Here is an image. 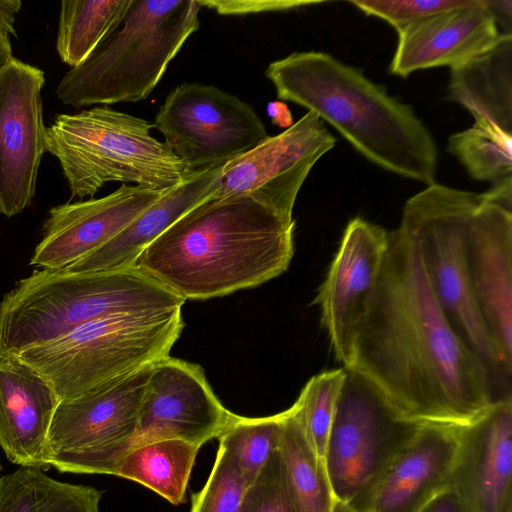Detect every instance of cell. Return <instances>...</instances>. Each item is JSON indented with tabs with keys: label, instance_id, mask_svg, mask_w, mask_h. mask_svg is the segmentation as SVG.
Listing matches in <instances>:
<instances>
[{
	"label": "cell",
	"instance_id": "obj_1",
	"mask_svg": "<svg viewBox=\"0 0 512 512\" xmlns=\"http://www.w3.org/2000/svg\"><path fill=\"white\" fill-rule=\"evenodd\" d=\"M346 369L373 383L405 418L461 426L511 398L439 306L415 245L398 228Z\"/></svg>",
	"mask_w": 512,
	"mask_h": 512
},
{
	"label": "cell",
	"instance_id": "obj_2",
	"mask_svg": "<svg viewBox=\"0 0 512 512\" xmlns=\"http://www.w3.org/2000/svg\"><path fill=\"white\" fill-rule=\"evenodd\" d=\"M294 226L250 197L206 199L146 247L134 267L184 301L224 296L285 272Z\"/></svg>",
	"mask_w": 512,
	"mask_h": 512
},
{
	"label": "cell",
	"instance_id": "obj_3",
	"mask_svg": "<svg viewBox=\"0 0 512 512\" xmlns=\"http://www.w3.org/2000/svg\"><path fill=\"white\" fill-rule=\"evenodd\" d=\"M277 96L315 113L367 160L396 175L435 183L436 142L410 105L332 55L294 52L265 70Z\"/></svg>",
	"mask_w": 512,
	"mask_h": 512
},
{
	"label": "cell",
	"instance_id": "obj_4",
	"mask_svg": "<svg viewBox=\"0 0 512 512\" xmlns=\"http://www.w3.org/2000/svg\"><path fill=\"white\" fill-rule=\"evenodd\" d=\"M184 302L136 267L85 273L35 269L0 302V357L16 356L99 318L182 308Z\"/></svg>",
	"mask_w": 512,
	"mask_h": 512
},
{
	"label": "cell",
	"instance_id": "obj_5",
	"mask_svg": "<svg viewBox=\"0 0 512 512\" xmlns=\"http://www.w3.org/2000/svg\"><path fill=\"white\" fill-rule=\"evenodd\" d=\"M196 0H131L119 25L56 86L79 109L146 99L185 41L199 29Z\"/></svg>",
	"mask_w": 512,
	"mask_h": 512
},
{
	"label": "cell",
	"instance_id": "obj_6",
	"mask_svg": "<svg viewBox=\"0 0 512 512\" xmlns=\"http://www.w3.org/2000/svg\"><path fill=\"white\" fill-rule=\"evenodd\" d=\"M143 118L94 106L59 114L46 129V152L59 162L72 197H93L109 182L167 190L190 173Z\"/></svg>",
	"mask_w": 512,
	"mask_h": 512
},
{
	"label": "cell",
	"instance_id": "obj_7",
	"mask_svg": "<svg viewBox=\"0 0 512 512\" xmlns=\"http://www.w3.org/2000/svg\"><path fill=\"white\" fill-rule=\"evenodd\" d=\"M481 193L442 184L410 197L398 229L415 245L429 286L451 326L486 363L504 393L511 371L504 365L476 304L467 263V233Z\"/></svg>",
	"mask_w": 512,
	"mask_h": 512
},
{
	"label": "cell",
	"instance_id": "obj_8",
	"mask_svg": "<svg viewBox=\"0 0 512 512\" xmlns=\"http://www.w3.org/2000/svg\"><path fill=\"white\" fill-rule=\"evenodd\" d=\"M183 326L181 308L111 315L15 357L69 400L168 357Z\"/></svg>",
	"mask_w": 512,
	"mask_h": 512
},
{
	"label": "cell",
	"instance_id": "obj_9",
	"mask_svg": "<svg viewBox=\"0 0 512 512\" xmlns=\"http://www.w3.org/2000/svg\"><path fill=\"white\" fill-rule=\"evenodd\" d=\"M345 370L324 461L336 501L360 512L424 423L405 418L367 378Z\"/></svg>",
	"mask_w": 512,
	"mask_h": 512
},
{
	"label": "cell",
	"instance_id": "obj_10",
	"mask_svg": "<svg viewBox=\"0 0 512 512\" xmlns=\"http://www.w3.org/2000/svg\"><path fill=\"white\" fill-rule=\"evenodd\" d=\"M151 368L59 401L48 434L50 467L115 475L136 433Z\"/></svg>",
	"mask_w": 512,
	"mask_h": 512
},
{
	"label": "cell",
	"instance_id": "obj_11",
	"mask_svg": "<svg viewBox=\"0 0 512 512\" xmlns=\"http://www.w3.org/2000/svg\"><path fill=\"white\" fill-rule=\"evenodd\" d=\"M153 128L190 172L222 167L269 136L249 104L215 86L193 82L168 93Z\"/></svg>",
	"mask_w": 512,
	"mask_h": 512
},
{
	"label": "cell",
	"instance_id": "obj_12",
	"mask_svg": "<svg viewBox=\"0 0 512 512\" xmlns=\"http://www.w3.org/2000/svg\"><path fill=\"white\" fill-rule=\"evenodd\" d=\"M336 143L324 122L308 111L283 132L268 136L222 167L219 188L209 198L250 197L286 223L315 163Z\"/></svg>",
	"mask_w": 512,
	"mask_h": 512
},
{
	"label": "cell",
	"instance_id": "obj_13",
	"mask_svg": "<svg viewBox=\"0 0 512 512\" xmlns=\"http://www.w3.org/2000/svg\"><path fill=\"white\" fill-rule=\"evenodd\" d=\"M44 72L15 57L0 72V214L31 205L46 151L41 91Z\"/></svg>",
	"mask_w": 512,
	"mask_h": 512
},
{
	"label": "cell",
	"instance_id": "obj_14",
	"mask_svg": "<svg viewBox=\"0 0 512 512\" xmlns=\"http://www.w3.org/2000/svg\"><path fill=\"white\" fill-rule=\"evenodd\" d=\"M233 414L216 397L199 365L168 356L151 368L130 450L165 439L202 447L218 439Z\"/></svg>",
	"mask_w": 512,
	"mask_h": 512
},
{
	"label": "cell",
	"instance_id": "obj_15",
	"mask_svg": "<svg viewBox=\"0 0 512 512\" xmlns=\"http://www.w3.org/2000/svg\"><path fill=\"white\" fill-rule=\"evenodd\" d=\"M388 231L356 217L347 224L314 304L335 358L348 368L357 329L364 318L388 247Z\"/></svg>",
	"mask_w": 512,
	"mask_h": 512
},
{
	"label": "cell",
	"instance_id": "obj_16",
	"mask_svg": "<svg viewBox=\"0 0 512 512\" xmlns=\"http://www.w3.org/2000/svg\"><path fill=\"white\" fill-rule=\"evenodd\" d=\"M165 191L122 184L101 198L52 207L29 264L47 269L69 266L109 242Z\"/></svg>",
	"mask_w": 512,
	"mask_h": 512
},
{
	"label": "cell",
	"instance_id": "obj_17",
	"mask_svg": "<svg viewBox=\"0 0 512 512\" xmlns=\"http://www.w3.org/2000/svg\"><path fill=\"white\" fill-rule=\"evenodd\" d=\"M472 292L488 334L512 372V211L481 193L467 233Z\"/></svg>",
	"mask_w": 512,
	"mask_h": 512
},
{
	"label": "cell",
	"instance_id": "obj_18",
	"mask_svg": "<svg viewBox=\"0 0 512 512\" xmlns=\"http://www.w3.org/2000/svg\"><path fill=\"white\" fill-rule=\"evenodd\" d=\"M458 427V450L450 479L471 512H500L512 496V398L493 402Z\"/></svg>",
	"mask_w": 512,
	"mask_h": 512
},
{
	"label": "cell",
	"instance_id": "obj_19",
	"mask_svg": "<svg viewBox=\"0 0 512 512\" xmlns=\"http://www.w3.org/2000/svg\"><path fill=\"white\" fill-rule=\"evenodd\" d=\"M500 35L486 0H472L398 32L389 72L406 78L422 69L453 68L488 49Z\"/></svg>",
	"mask_w": 512,
	"mask_h": 512
},
{
	"label": "cell",
	"instance_id": "obj_20",
	"mask_svg": "<svg viewBox=\"0 0 512 512\" xmlns=\"http://www.w3.org/2000/svg\"><path fill=\"white\" fill-rule=\"evenodd\" d=\"M458 443L457 426L422 424L360 512H418L449 486Z\"/></svg>",
	"mask_w": 512,
	"mask_h": 512
},
{
	"label": "cell",
	"instance_id": "obj_21",
	"mask_svg": "<svg viewBox=\"0 0 512 512\" xmlns=\"http://www.w3.org/2000/svg\"><path fill=\"white\" fill-rule=\"evenodd\" d=\"M59 399L51 386L15 356L0 357V446L20 467L42 470Z\"/></svg>",
	"mask_w": 512,
	"mask_h": 512
},
{
	"label": "cell",
	"instance_id": "obj_22",
	"mask_svg": "<svg viewBox=\"0 0 512 512\" xmlns=\"http://www.w3.org/2000/svg\"><path fill=\"white\" fill-rule=\"evenodd\" d=\"M222 167L188 173L109 242L63 269L85 273L134 267L146 247L217 191Z\"/></svg>",
	"mask_w": 512,
	"mask_h": 512
},
{
	"label": "cell",
	"instance_id": "obj_23",
	"mask_svg": "<svg viewBox=\"0 0 512 512\" xmlns=\"http://www.w3.org/2000/svg\"><path fill=\"white\" fill-rule=\"evenodd\" d=\"M448 97L483 119L512 133V34L450 68Z\"/></svg>",
	"mask_w": 512,
	"mask_h": 512
},
{
	"label": "cell",
	"instance_id": "obj_24",
	"mask_svg": "<svg viewBox=\"0 0 512 512\" xmlns=\"http://www.w3.org/2000/svg\"><path fill=\"white\" fill-rule=\"evenodd\" d=\"M200 446L178 439L150 442L129 450L115 476L135 481L174 505L186 500Z\"/></svg>",
	"mask_w": 512,
	"mask_h": 512
},
{
	"label": "cell",
	"instance_id": "obj_25",
	"mask_svg": "<svg viewBox=\"0 0 512 512\" xmlns=\"http://www.w3.org/2000/svg\"><path fill=\"white\" fill-rule=\"evenodd\" d=\"M19 467L0 476V512H100L103 491Z\"/></svg>",
	"mask_w": 512,
	"mask_h": 512
},
{
	"label": "cell",
	"instance_id": "obj_26",
	"mask_svg": "<svg viewBox=\"0 0 512 512\" xmlns=\"http://www.w3.org/2000/svg\"><path fill=\"white\" fill-rule=\"evenodd\" d=\"M277 451L301 512H333L336 499L325 461L308 442L291 406L283 411Z\"/></svg>",
	"mask_w": 512,
	"mask_h": 512
},
{
	"label": "cell",
	"instance_id": "obj_27",
	"mask_svg": "<svg viewBox=\"0 0 512 512\" xmlns=\"http://www.w3.org/2000/svg\"><path fill=\"white\" fill-rule=\"evenodd\" d=\"M131 0H63L56 49L62 62L75 68L119 25Z\"/></svg>",
	"mask_w": 512,
	"mask_h": 512
},
{
	"label": "cell",
	"instance_id": "obj_28",
	"mask_svg": "<svg viewBox=\"0 0 512 512\" xmlns=\"http://www.w3.org/2000/svg\"><path fill=\"white\" fill-rule=\"evenodd\" d=\"M448 151L478 181L496 184L512 179V133L478 119L448 139Z\"/></svg>",
	"mask_w": 512,
	"mask_h": 512
},
{
	"label": "cell",
	"instance_id": "obj_29",
	"mask_svg": "<svg viewBox=\"0 0 512 512\" xmlns=\"http://www.w3.org/2000/svg\"><path fill=\"white\" fill-rule=\"evenodd\" d=\"M284 412L265 417H244L233 414L218 437L236 460L250 486L277 449Z\"/></svg>",
	"mask_w": 512,
	"mask_h": 512
},
{
	"label": "cell",
	"instance_id": "obj_30",
	"mask_svg": "<svg viewBox=\"0 0 512 512\" xmlns=\"http://www.w3.org/2000/svg\"><path fill=\"white\" fill-rule=\"evenodd\" d=\"M345 376L344 367L313 376L292 405L308 442L323 459Z\"/></svg>",
	"mask_w": 512,
	"mask_h": 512
},
{
	"label": "cell",
	"instance_id": "obj_31",
	"mask_svg": "<svg viewBox=\"0 0 512 512\" xmlns=\"http://www.w3.org/2000/svg\"><path fill=\"white\" fill-rule=\"evenodd\" d=\"M248 483L231 453L219 443L214 465L190 512H239Z\"/></svg>",
	"mask_w": 512,
	"mask_h": 512
},
{
	"label": "cell",
	"instance_id": "obj_32",
	"mask_svg": "<svg viewBox=\"0 0 512 512\" xmlns=\"http://www.w3.org/2000/svg\"><path fill=\"white\" fill-rule=\"evenodd\" d=\"M239 512H301L288 487L277 449L247 489Z\"/></svg>",
	"mask_w": 512,
	"mask_h": 512
},
{
	"label": "cell",
	"instance_id": "obj_33",
	"mask_svg": "<svg viewBox=\"0 0 512 512\" xmlns=\"http://www.w3.org/2000/svg\"><path fill=\"white\" fill-rule=\"evenodd\" d=\"M472 0H353L366 15L378 17L398 32L432 15L460 8Z\"/></svg>",
	"mask_w": 512,
	"mask_h": 512
},
{
	"label": "cell",
	"instance_id": "obj_34",
	"mask_svg": "<svg viewBox=\"0 0 512 512\" xmlns=\"http://www.w3.org/2000/svg\"><path fill=\"white\" fill-rule=\"evenodd\" d=\"M201 7L215 10L221 15H247L264 12L287 11L314 4L313 1L289 0H196Z\"/></svg>",
	"mask_w": 512,
	"mask_h": 512
},
{
	"label": "cell",
	"instance_id": "obj_35",
	"mask_svg": "<svg viewBox=\"0 0 512 512\" xmlns=\"http://www.w3.org/2000/svg\"><path fill=\"white\" fill-rule=\"evenodd\" d=\"M418 512H471L449 485L437 493Z\"/></svg>",
	"mask_w": 512,
	"mask_h": 512
},
{
	"label": "cell",
	"instance_id": "obj_36",
	"mask_svg": "<svg viewBox=\"0 0 512 512\" xmlns=\"http://www.w3.org/2000/svg\"><path fill=\"white\" fill-rule=\"evenodd\" d=\"M22 2L20 0H0V39L9 41L16 36L15 22L20 11Z\"/></svg>",
	"mask_w": 512,
	"mask_h": 512
},
{
	"label": "cell",
	"instance_id": "obj_37",
	"mask_svg": "<svg viewBox=\"0 0 512 512\" xmlns=\"http://www.w3.org/2000/svg\"><path fill=\"white\" fill-rule=\"evenodd\" d=\"M497 26L507 27L511 33L512 2L510 0H486Z\"/></svg>",
	"mask_w": 512,
	"mask_h": 512
},
{
	"label": "cell",
	"instance_id": "obj_38",
	"mask_svg": "<svg viewBox=\"0 0 512 512\" xmlns=\"http://www.w3.org/2000/svg\"><path fill=\"white\" fill-rule=\"evenodd\" d=\"M267 113L274 125L286 129L293 125V116L284 102L272 101L268 103Z\"/></svg>",
	"mask_w": 512,
	"mask_h": 512
},
{
	"label": "cell",
	"instance_id": "obj_39",
	"mask_svg": "<svg viewBox=\"0 0 512 512\" xmlns=\"http://www.w3.org/2000/svg\"><path fill=\"white\" fill-rule=\"evenodd\" d=\"M11 42L0 39V72L13 60Z\"/></svg>",
	"mask_w": 512,
	"mask_h": 512
},
{
	"label": "cell",
	"instance_id": "obj_40",
	"mask_svg": "<svg viewBox=\"0 0 512 512\" xmlns=\"http://www.w3.org/2000/svg\"><path fill=\"white\" fill-rule=\"evenodd\" d=\"M333 512H358V511H355V510L347 507L346 505L336 501Z\"/></svg>",
	"mask_w": 512,
	"mask_h": 512
},
{
	"label": "cell",
	"instance_id": "obj_41",
	"mask_svg": "<svg viewBox=\"0 0 512 512\" xmlns=\"http://www.w3.org/2000/svg\"><path fill=\"white\" fill-rule=\"evenodd\" d=\"M500 512H512V496L506 500Z\"/></svg>",
	"mask_w": 512,
	"mask_h": 512
},
{
	"label": "cell",
	"instance_id": "obj_42",
	"mask_svg": "<svg viewBox=\"0 0 512 512\" xmlns=\"http://www.w3.org/2000/svg\"><path fill=\"white\" fill-rule=\"evenodd\" d=\"M1 470H2V466H1V464H0V473H1Z\"/></svg>",
	"mask_w": 512,
	"mask_h": 512
}]
</instances>
